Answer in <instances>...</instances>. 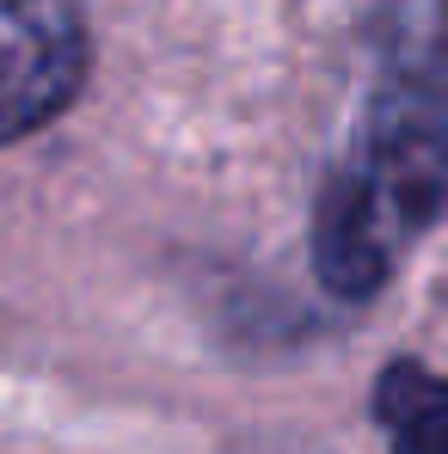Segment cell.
Here are the masks:
<instances>
[{
    "label": "cell",
    "instance_id": "obj_2",
    "mask_svg": "<svg viewBox=\"0 0 448 454\" xmlns=\"http://www.w3.org/2000/svg\"><path fill=\"white\" fill-rule=\"evenodd\" d=\"M86 80V31L68 0H0V142L62 117Z\"/></svg>",
    "mask_w": 448,
    "mask_h": 454
},
{
    "label": "cell",
    "instance_id": "obj_1",
    "mask_svg": "<svg viewBox=\"0 0 448 454\" xmlns=\"http://www.w3.org/2000/svg\"><path fill=\"white\" fill-rule=\"evenodd\" d=\"M448 172V123L436 62L374 92L357 142L332 166L313 215V270L338 301H369L405 246L436 222Z\"/></svg>",
    "mask_w": 448,
    "mask_h": 454
},
{
    "label": "cell",
    "instance_id": "obj_3",
    "mask_svg": "<svg viewBox=\"0 0 448 454\" xmlns=\"http://www.w3.org/2000/svg\"><path fill=\"white\" fill-rule=\"evenodd\" d=\"M374 418L387 430L393 454H448L443 430V380L424 363H393L374 387Z\"/></svg>",
    "mask_w": 448,
    "mask_h": 454
}]
</instances>
